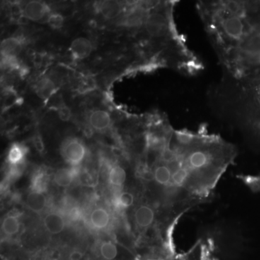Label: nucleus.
<instances>
[{
	"label": "nucleus",
	"instance_id": "18",
	"mask_svg": "<svg viewBox=\"0 0 260 260\" xmlns=\"http://www.w3.org/2000/svg\"><path fill=\"white\" fill-rule=\"evenodd\" d=\"M135 196L131 191H124L119 193L114 199V204L119 209H129L134 206Z\"/></svg>",
	"mask_w": 260,
	"mask_h": 260
},
{
	"label": "nucleus",
	"instance_id": "20",
	"mask_svg": "<svg viewBox=\"0 0 260 260\" xmlns=\"http://www.w3.org/2000/svg\"><path fill=\"white\" fill-rule=\"evenodd\" d=\"M47 23L53 29L61 28L64 23V18L59 13H51L48 16Z\"/></svg>",
	"mask_w": 260,
	"mask_h": 260
},
{
	"label": "nucleus",
	"instance_id": "6",
	"mask_svg": "<svg viewBox=\"0 0 260 260\" xmlns=\"http://www.w3.org/2000/svg\"><path fill=\"white\" fill-rule=\"evenodd\" d=\"M80 173L78 167H72L69 169H62L57 171L54 175V181L61 187H68L78 178Z\"/></svg>",
	"mask_w": 260,
	"mask_h": 260
},
{
	"label": "nucleus",
	"instance_id": "13",
	"mask_svg": "<svg viewBox=\"0 0 260 260\" xmlns=\"http://www.w3.org/2000/svg\"><path fill=\"white\" fill-rule=\"evenodd\" d=\"M26 155V148L20 144L12 145L8 155V161L10 166H18L22 164Z\"/></svg>",
	"mask_w": 260,
	"mask_h": 260
},
{
	"label": "nucleus",
	"instance_id": "12",
	"mask_svg": "<svg viewBox=\"0 0 260 260\" xmlns=\"http://www.w3.org/2000/svg\"><path fill=\"white\" fill-rule=\"evenodd\" d=\"M110 217L104 208H96L90 215V223L97 229H105L109 225Z\"/></svg>",
	"mask_w": 260,
	"mask_h": 260
},
{
	"label": "nucleus",
	"instance_id": "7",
	"mask_svg": "<svg viewBox=\"0 0 260 260\" xmlns=\"http://www.w3.org/2000/svg\"><path fill=\"white\" fill-rule=\"evenodd\" d=\"M125 8V4L116 1L103 2L99 6L101 14L106 19H115L120 16Z\"/></svg>",
	"mask_w": 260,
	"mask_h": 260
},
{
	"label": "nucleus",
	"instance_id": "24",
	"mask_svg": "<svg viewBox=\"0 0 260 260\" xmlns=\"http://www.w3.org/2000/svg\"><path fill=\"white\" fill-rule=\"evenodd\" d=\"M178 260H213V259H208V258H202V257H186V258H182V259H178Z\"/></svg>",
	"mask_w": 260,
	"mask_h": 260
},
{
	"label": "nucleus",
	"instance_id": "23",
	"mask_svg": "<svg viewBox=\"0 0 260 260\" xmlns=\"http://www.w3.org/2000/svg\"><path fill=\"white\" fill-rule=\"evenodd\" d=\"M34 144L38 151L42 152L44 150V143H43L42 138L39 135H37L34 138Z\"/></svg>",
	"mask_w": 260,
	"mask_h": 260
},
{
	"label": "nucleus",
	"instance_id": "22",
	"mask_svg": "<svg viewBox=\"0 0 260 260\" xmlns=\"http://www.w3.org/2000/svg\"><path fill=\"white\" fill-rule=\"evenodd\" d=\"M58 116L61 121H69L72 116L71 111L66 106H61L58 110Z\"/></svg>",
	"mask_w": 260,
	"mask_h": 260
},
{
	"label": "nucleus",
	"instance_id": "14",
	"mask_svg": "<svg viewBox=\"0 0 260 260\" xmlns=\"http://www.w3.org/2000/svg\"><path fill=\"white\" fill-rule=\"evenodd\" d=\"M49 186V177L45 172H38L32 177L30 188L32 191L43 193L47 191Z\"/></svg>",
	"mask_w": 260,
	"mask_h": 260
},
{
	"label": "nucleus",
	"instance_id": "5",
	"mask_svg": "<svg viewBox=\"0 0 260 260\" xmlns=\"http://www.w3.org/2000/svg\"><path fill=\"white\" fill-rule=\"evenodd\" d=\"M23 39L20 37H10L1 43L2 57L17 58L23 49Z\"/></svg>",
	"mask_w": 260,
	"mask_h": 260
},
{
	"label": "nucleus",
	"instance_id": "11",
	"mask_svg": "<svg viewBox=\"0 0 260 260\" xmlns=\"http://www.w3.org/2000/svg\"><path fill=\"white\" fill-rule=\"evenodd\" d=\"M55 84L49 78H43L36 85V93L38 96L44 100L50 99L55 92Z\"/></svg>",
	"mask_w": 260,
	"mask_h": 260
},
{
	"label": "nucleus",
	"instance_id": "15",
	"mask_svg": "<svg viewBox=\"0 0 260 260\" xmlns=\"http://www.w3.org/2000/svg\"><path fill=\"white\" fill-rule=\"evenodd\" d=\"M126 179V171L119 166H114L109 172V181L113 186L120 187L124 185Z\"/></svg>",
	"mask_w": 260,
	"mask_h": 260
},
{
	"label": "nucleus",
	"instance_id": "1",
	"mask_svg": "<svg viewBox=\"0 0 260 260\" xmlns=\"http://www.w3.org/2000/svg\"><path fill=\"white\" fill-rule=\"evenodd\" d=\"M196 10L223 70L222 89L240 90L260 77V2L198 1Z\"/></svg>",
	"mask_w": 260,
	"mask_h": 260
},
{
	"label": "nucleus",
	"instance_id": "19",
	"mask_svg": "<svg viewBox=\"0 0 260 260\" xmlns=\"http://www.w3.org/2000/svg\"><path fill=\"white\" fill-rule=\"evenodd\" d=\"M78 179L82 184L85 186H95L97 183V178L88 171H80Z\"/></svg>",
	"mask_w": 260,
	"mask_h": 260
},
{
	"label": "nucleus",
	"instance_id": "2",
	"mask_svg": "<svg viewBox=\"0 0 260 260\" xmlns=\"http://www.w3.org/2000/svg\"><path fill=\"white\" fill-rule=\"evenodd\" d=\"M86 154L85 145L79 140L70 139L67 140L61 148V155L63 158L72 167H78L83 161Z\"/></svg>",
	"mask_w": 260,
	"mask_h": 260
},
{
	"label": "nucleus",
	"instance_id": "10",
	"mask_svg": "<svg viewBox=\"0 0 260 260\" xmlns=\"http://www.w3.org/2000/svg\"><path fill=\"white\" fill-rule=\"evenodd\" d=\"M47 198L43 193L31 191L25 198V205L29 210L35 213H40L47 206Z\"/></svg>",
	"mask_w": 260,
	"mask_h": 260
},
{
	"label": "nucleus",
	"instance_id": "21",
	"mask_svg": "<svg viewBox=\"0 0 260 260\" xmlns=\"http://www.w3.org/2000/svg\"><path fill=\"white\" fill-rule=\"evenodd\" d=\"M94 88H95V82L93 81V80L88 78V79H84L80 83L78 90L81 93H86Z\"/></svg>",
	"mask_w": 260,
	"mask_h": 260
},
{
	"label": "nucleus",
	"instance_id": "4",
	"mask_svg": "<svg viewBox=\"0 0 260 260\" xmlns=\"http://www.w3.org/2000/svg\"><path fill=\"white\" fill-rule=\"evenodd\" d=\"M93 51V45L89 39L80 37L75 39L70 46V52L76 59H83L90 55Z\"/></svg>",
	"mask_w": 260,
	"mask_h": 260
},
{
	"label": "nucleus",
	"instance_id": "16",
	"mask_svg": "<svg viewBox=\"0 0 260 260\" xmlns=\"http://www.w3.org/2000/svg\"><path fill=\"white\" fill-rule=\"evenodd\" d=\"M20 229V222L15 215H8L3 220L2 229L5 235L14 236L18 234Z\"/></svg>",
	"mask_w": 260,
	"mask_h": 260
},
{
	"label": "nucleus",
	"instance_id": "8",
	"mask_svg": "<svg viewBox=\"0 0 260 260\" xmlns=\"http://www.w3.org/2000/svg\"><path fill=\"white\" fill-rule=\"evenodd\" d=\"M44 225L49 234H58L64 230L65 222L60 214L49 213L44 217Z\"/></svg>",
	"mask_w": 260,
	"mask_h": 260
},
{
	"label": "nucleus",
	"instance_id": "9",
	"mask_svg": "<svg viewBox=\"0 0 260 260\" xmlns=\"http://www.w3.org/2000/svg\"><path fill=\"white\" fill-rule=\"evenodd\" d=\"M90 126L98 131L107 129L110 126L112 119L109 113L104 110L94 111L89 117Z\"/></svg>",
	"mask_w": 260,
	"mask_h": 260
},
{
	"label": "nucleus",
	"instance_id": "3",
	"mask_svg": "<svg viewBox=\"0 0 260 260\" xmlns=\"http://www.w3.org/2000/svg\"><path fill=\"white\" fill-rule=\"evenodd\" d=\"M50 8L46 3L32 1L25 5L22 10V15L28 20L39 21L49 15Z\"/></svg>",
	"mask_w": 260,
	"mask_h": 260
},
{
	"label": "nucleus",
	"instance_id": "17",
	"mask_svg": "<svg viewBox=\"0 0 260 260\" xmlns=\"http://www.w3.org/2000/svg\"><path fill=\"white\" fill-rule=\"evenodd\" d=\"M101 255L105 260H118L119 251L115 244L112 242H104L99 247Z\"/></svg>",
	"mask_w": 260,
	"mask_h": 260
}]
</instances>
